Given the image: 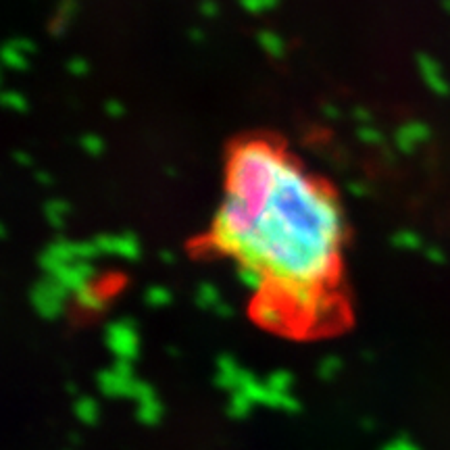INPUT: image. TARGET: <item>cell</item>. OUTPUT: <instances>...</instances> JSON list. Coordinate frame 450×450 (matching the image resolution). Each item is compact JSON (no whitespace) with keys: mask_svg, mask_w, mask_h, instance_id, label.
<instances>
[{"mask_svg":"<svg viewBox=\"0 0 450 450\" xmlns=\"http://www.w3.org/2000/svg\"><path fill=\"white\" fill-rule=\"evenodd\" d=\"M217 244L244 267L269 271L277 292L305 313L317 303V286L334 269L340 217L294 165L281 159L275 181L261 198L227 196L217 221Z\"/></svg>","mask_w":450,"mask_h":450,"instance_id":"1","label":"cell"},{"mask_svg":"<svg viewBox=\"0 0 450 450\" xmlns=\"http://www.w3.org/2000/svg\"><path fill=\"white\" fill-rule=\"evenodd\" d=\"M142 382H138L132 371V365L128 360H117V365L109 371H102L98 375V388L107 396H119V399H135L138 388Z\"/></svg>","mask_w":450,"mask_h":450,"instance_id":"2","label":"cell"},{"mask_svg":"<svg viewBox=\"0 0 450 450\" xmlns=\"http://www.w3.org/2000/svg\"><path fill=\"white\" fill-rule=\"evenodd\" d=\"M236 392H242L253 405H265L273 408H281V411H298V403L290 396V394H279L273 392L267 384H261L257 377H253L250 373H242L240 386Z\"/></svg>","mask_w":450,"mask_h":450,"instance_id":"3","label":"cell"},{"mask_svg":"<svg viewBox=\"0 0 450 450\" xmlns=\"http://www.w3.org/2000/svg\"><path fill=\"white\" fill-rule=\"evenodd\" d=\"M107 344L117 359L130 363L138 355V334H135L134 325L128 323V321H119V323L109 325Z\"/></svg>","mask_w":450,"mask_h":450,"instance_id":"4","label":"cell"},{"mask_svg":"<svg viewBox=\"0 0 450 450\" xmlns=\"http://www.w3.org/2000/svg\"><path fill=\"white\" fill-rule=\"evenodd\" d=\"M135 401H138V419H140L144 425H154V423H159L163 408H161V403H159V399H157V394L152 392L150 386L140 384L138 394H135Z\"/></svg>","mask_w":450,"mask_h":450,"instance_id":"5","label":"cell"},{"mask_svg":"<svg viewBox=\"0 0 450 450\" xmlns=\"http://www.w3.org/2000/svg\"><path fill=\"white\" fill-rule=\"evenodd\" d=\"M419 71H421L425 84L436 92V94H449V82H446V78H444L440 65H438L434 59H430V56H425V54L419 56Z\"/></svg>","mask_w":450,"mask_h":450,"instance_id":"6","label":"cell"},{"mask_svg":"<svg viewBox=\"0 0 450 450\" xmlns=\"http://www.w3.org/2000/svg\"><path fill=\"white\" fill-rule=\"evenodd\" d=\"M242 373H244V371L236 365V360L231 359V357H221L219 363H217V384H219L224 390L236 392L238 386H240Z\"/></svg>","mask_w":450,"mask_h":450,"instance_id":"7","label":"cell"},{"mask_svg":"<svg viewBox=\"0 0 450 450\" xmlns=\"http://www.w3.org/2000/svg\"><path fill=\"white\" fill-rule=\"evenodd\" d=\"M255 313H257V319H259L263 325L271 327V329H281V327L286 325V317H284L281 307H279V305H275L271 298H267V300H261V303L257 305Z\"/></svg>","mask_w":450,"mask_h":450,"instance_id":"8","label":"cell"},{"mask_svg":"<svg viewBox=\"0 0 450 450\" xmlns=\"http://www.w3.org/2000/svg\"><path fill=\"white\" fill-rule=\"evenodd\" d=\"M34 300H36L38 311L44 317H56L59 311H61V292L54 290L52 286L50 288H40L34 294Z\"/></svg>","mask_w":450,"mask_h":450,"instance_id":"9","label":"cell"},{"mask_svg":"<svg viewBox=\"0 0 450 450\" xmlns=\"http://www.w3.org/2000/svg\"><path fill=\"white\" fill-rule=\"evenodd\" d=\"M427 135H430V130L423 123H408L401 132V142L405 148H415L417 144L427 140Z\"/></svg>","mask_w":450,"mask_h":450,"instance_id":"10","label":"cell"},{"mask_svg":"<svg viewBox=\"0 0 450 450\" xmlns=\"http://www.w3.org/2000/svg\"><path fill=\"white\" fill-rule=\"evenodd\" d=\"M75 417L82 423H86V425H94L98 421V405L92 399H88V396L86 399H80L75 403Z\"/></svg>","mask_w":450,"mask_h":450,"instance_id":"11","label":"cell"},{"mask_svg":"<svg viewBox=\"0 0 450 450\" xmlns=\"http://www.w3.org/2000/svg\"><path fill=\"white\" fill-rule=\"evenodd\" d=\"M253 408V403L242 394V392H231V399L227 403V413L233 419H244Z\"/></svg>","mask_w":450,"mask_h":450,"instance_id":"12","label":"cell"},{"mask_svg":"<svg viewBox=\"0 0 450 450\" xmlns=\"http://www.w3.org/2000/svg\"><path fill=\"white\" fill-rule=\"evenodd\" d=\"M267 386L273 392L279 394H290V386H292V375L288 371H275L267 377Z\"/></svg>","mask_w":450,"mask_h":450,"instance_id":"13","label":"cell"},{"mask_svg":"<svg viewBox=\"0 0 450 450\" xmlns=\"http://www.w3.org/2000/svg\"><path fill=\"white\" fill-rule=\"evenodd\" d=\"M340 371V360L336 357H327V359L321 360L319 365V375L321 379H334V375Z\"/></svg>","mask_w":450,"mask_h":450,"instance_id":"14","label":"cell"},{"mask_svg":"<svg viewBox=\"0 0 450 450\" xmlns=\"http://www.w3.org/2000/svg\"><path fill=\"white\" fill-rule=\"evenodd\" d=\"M382 450H419L413 442H408L405 438H399V440H394V442H390L388 446H384Z\"/></svg>","mask_w":450,"mask_h":450,"instance_id":"15","label":"cell"},{"mask_svg":"<svg viewBox=\"0 0 450 450\" xmlns=\"http://www.w3.org/2000/svg\"><path fill=\"white\" fill-rule=\"evenodd\" d=\"M167 298H169V296H167L163 290H152V292L148 294V303H152V305H165Z\"/></svg>","mask_w":450,"mask_h":450,"instance_id":"16","label":"cell"},{"mask_svg":"<svg viewBox=\"0 0 450 450\" xmlns=\"http://www.w3.org/2000/svg\"><path fill=\"white\" fill-rule=\"evenodd\" d=\"M367 430H373V421H369V419H365V423H363Z\"/></svg>","mask_w":450,"mask_h":450,"instance_id":"17","label":"cell"},{"mask_svg":"<svg viewBox=\"0 0 450 450\" xmlns=\"http://www.w3.org/2000/svg\"><path fill=\"white\" fill-rule=\"evenodd\" d=\"M444 6H446V11H450V0H444Z\"/></svg>","mask_w":450,"mask_h":450,"instance_id":"18","label":"cell"}]
</instances>
